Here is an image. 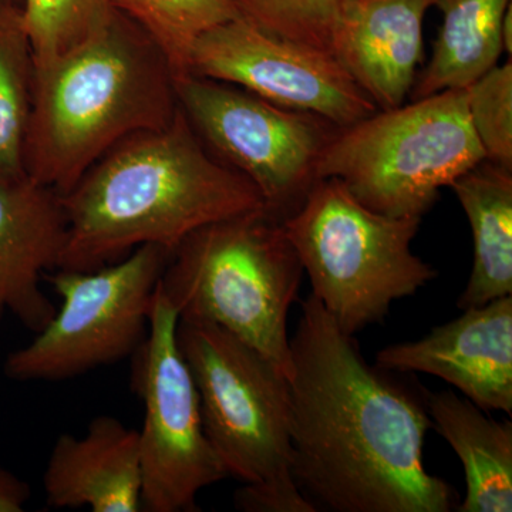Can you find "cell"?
Returning <instances> with one entry per match:
<instances>
[{
  "mask_svg": "<svg viewBox=\"0 0 512 512\" xmlns=\"http://www.w3.org/2000/svg\"><path fill=\"white\" fill-rule=\"evenodd\" d=\"M57 269L94 271L143 245L173 252L212 222L265 207L261 194L202 143L183 111L110 148L62 195Z\"/></svg>",
  "mask_w": 512,
  "mask_h": 512,
  "instance_id": "obj_2",
  "label": "cell"
},
{
  "mask_svg": "<svg viewBox=\"0 0 512 512\" xmlns=\"http://www.w3.org/2000/svg\"><path fill=\"white\" fill-rule=\"evenodd\" d=\"M471 126L485 160L512 171V62L495 66L466 89Z\"/></svg>",
  "mask_w": 512,
  "mask_h": 512,
  "instance_id": "obj_22",
  "label": "cell"
},
{
  "mask_svg": "<svg viewBox=\"0 0 512 512\" xmlns=\"http://www.w3.org/2000/svg\"><path fill=\"white\" fill-rule=\"evenodd\" d=\"M177 340L200 397L205 434L228 477L249 484L292 476L284 370L212 323L178 320Z\"/></svg>",
  "mask_w": 512,
  "mask_h": 512,
  "instance_id": "obj_8",
  "label": "cell"
},
{
  "mask_svg": "<svg viewBox=\"0 0 512 512\" xmlns=\"http://www.w3.org/2000/svg\"><path fill=\"white\" fill-rule=\"evenodd\" d=\"M466 89L446 90L338 128L316 164L357 201L390 217L423 218L460 175L483 163Z\"/></svg>",
  "mask_w": 512,
  "mask_h": 512,
  "instance_id": "obj_6",
  "label": "cell"
},
{
  "mask_svg": "<svg viewBox=\"0 0 512 512\" xmlns=\"http://www.w3.org/2000/svg\"><path fill=\"white\" fill-rule=\"evenodd\" d=\"M433 429L453 447L466 471L460 512L512 511V424L453 392L424 394Z\"/></svg>",
  "mask_w": 512,
  "mask_h": 512,
  "instance_id": "obj_16",
  "label": "cell"
},
{
  "mask_svg": "<svg viewBox=\"0 0 512 512\" xmlns=\"http://www.w3.org/2000/svg\"><path fill=\"white\" fill-rule=\"evenodd\" d=\"M239 15L272 35L330 53V37L345 0H232Z\"/></svg>",
  "mask_w": 512,
  "mask_h": 512,
  "instance_id": "obj_23",
  "label": "cell"
},
{
  "mask_svg": "<svg viewBox=\"0 0 512 512\" xmlns=\"http://www.w3.org/2000/svg\"><path fill=\"white\" fill-rule=\"evenodd\" d=\"M437 0H345L330 53L379 110L402 106L423 56V23Z\"/></svg>",
  "mask_w": 512,
  "mask_h": 512,
  "instance_id": "obj_13",
  "label": "cell"
},
{
  "mask_svg": "<svg viewBox=\"0 0 512 512\" xmlns=\"http://www.w3.org/2000/svg\"><path fill=\"white\" fill-rule=\"evenodd\" d=\"M420 222L370 210L336 178H320L284 224L312 295L353 336L436 278L412 251Z\"/></svg>",
  "mask_w": 512,
  "mask_h": 512,
  "instance_id": "obj_5",
  "label": "cell"
},
{
  "mask_svg": "<svg viewBox=\"0 0 512 512\" xmlns=\"http://www.w3.org/2000/svg\"><path fill=\"white\" fill-rule=\"evenodd\" d=\"M43 488L52 508L143 511L138 431L103 414L82 437L60 434L47 460Z\"/></svg>",
  "mask_w": 512,
  "mask_h": 512,
  "instance_id": "obj_15",
  "label": "cell"
},
{
  "mask_svg": "<svg viewBox=\"0 0 512 512\" xmlns=\"http://www.w3.org/2000/svg\"><path fill=\"white\" fill-rule=\"evenodd\" d=\"M114 10L110 0H25L23 25L35 63L79 46L109 22Z\"/></svg>",
  "mask_w": 512,
  "mask_h": 512,
  "instance_id": "obj_21",
  "label": "cell"
},
{
  "mask_svg": "<svg viewBox=\"0 0 512 512\" xmlns=\"http://www.w3.org/2000/svg\"><path fill=\"white\" fill-rule=\"evenodd\" d=\"M284 221L262 207L197 229L171 252L158 291L180 320L221 326L291 377L303 268Z\"/></svg>",
  "mask_w": 512,
  "mask_h": 512,
  "instance_id": "obj_4",
  "label": "cell"
},
{
  "mask_svg": "<svg viewBox=\"0 0 512 512\" xmlns=\"http://www.w3.org/2000/svg\"><path fill=\"white\" fill-rule=\"evenodd\" d=\"M187 73L234 84L284 109L345 128L377 107L332 53L256 28L239 16L192 45Z\"/></svg>",
  "mask_w": 512,
  "mask_h": 512,
  "instance_id": "obj_11",
  "label": "cell"
},
{
  "mask_svg": "<svg viewBox=\"0 0 512 512\" xmlns=\"http://www.w3.org/2000/svg\"><path fill=\"white\" fill-rule=\"evenodd\" d=\"M177 312L156 293L147 338L131 356V390L144 406L138 431L143 511H198L197 497L228 477L202 424L200 397L177 340Z\"/></svg>",
  "mask_w": 512,
  "mask_h": 512,
  "instance_id": "obj_10",
  "label": "cell"
},
{
  "mask_svg": "<svg viewBox=\"0 0 512 512\" xmlns=\"http://www.w3.org/2000/svg\"><path fill=\"white\" fill-rule=\"evenodd\" d=\"M66 231L62 195L28 175L0 180V320L10 313L37 333L55 316L42 281L59 266Z\"/></svg>",
  "mask_w": 512,
  "mask_h": 512,
  "instance_id": "obj_14",
  "label": "cell"
},
{
  "mask_svg": "<svg viewBox=\"0 0 512 512\" xmlns=\"http://www.w3.org/2000/svg\"><path fill=\"white\" fill-rule=\"evenodd\" d=\"M28 483L0 467V512H20L25 510L30 500Z\"/></svg>",
  "mask_w": 512,
  "mask_h": 512,
  "instance_id": "obj_25",
  "label": "cell"
},
{
  "mask_svg": "<svg viewBox=\"0 0 512 512\" xmlns=\"http://www.w3.org/2000/svg\"><path fill=\"white\" fill-rule=\"evenodd\" d=\"M33 83L35 59L18 3L0 12V180L28 175L25 150Z\"/></svg>",
  "mask_w": 512,
  "mask_h": 512,
  "instance_id": "obj_19",
  "label": "cell"
},
{
  "mask_svg": "<svg viewBox=\"0 0 512 512\" xmlns=\"http://www.w3.org/2000/svg\"><path fill=\"white\" fill-rule=\"evenodd\" d=\"M163 47L177 76L187 73L192 45L208 30L239 18L232 0H110Z\"/></svg>",
  "mask_w": 512,
  "mask_h": 512,
  "instance_id": "obj_20",
  "label": "cell"
},
{
  "mask_svg": "<svg viewBox=\"0 0 512 512\" xmlns=\"http://www.w3.org/2000/svg\"><path fill=\"white\" fill-rule=\"evenodd\" d=\"M436 6L443 25L429 64L417 74L412 100L467 89L497 66L504 52L501 26L511 0H437Z\"/></svg>",
  "mask_w": 512,
  "mask_h": 512,
  "instance_id": "obj_18",
  "label": "cell"
},
{
  "mask_svg": "<svg viewBox=\"0 0 512 512\" xmlns=\"http://www.w3.org/2000/svg\"><path fill=\"white\" fill-rule=\"evenodd\" d=\"M501 37H503V50L511 57L512 53V8L505 13L503 26H501Z\"/></svg>",
  "mask_w": 512,
  "mask_h": 512,
  "instance_id": "obj_26",
  "label": "cell"
},
{
  "mask_svg": "<svg viewBox=\"0 0 512 512\" xmlns=\"http://www.w3.org/2000/svg\"><path fill=\"white\" fill-rule=\"evenodd\" d=\"M234 505L245 512H316L293 476L242 485L234 494Z\"/></svg>",
  "mask_w": 512,
  "mask_h": 512,
  "instance_id": "obj_24",
  "label": "cell"
},
{
  "mask_svg": "<svg viewBox=\"0 0 512 512\" xmlns=\"http://www.w3.org/2000/svg\"><path fill=\"white\" fill-rule=\"evenodd\" d=\"M376 366L440 377L480 409L511 416L512 295L464 309L423 339L379 350Z\"/></svg>",
  "mask_w": 512,
  "mask_h": 512,
  "instance_id": "obj_12",
  "label": "cell"
},
{
  "mask_svg": "<svg viewBox=\"0 0 512 512\" xmlns=\"http://www.w3.org/2000/svg\"><path fill=\"white\" fill-rule=\"evenodd\" d=\"M177 77L163 47L114 10L79 46L35 63L26 174L66 194L121 140L175 119Z\"/></svg>",
  "mask_w": 512,
  "mask_h": 512,
  "instance_id": "obj_3",
  "label": "cell"
},
{
  "mask_svg": "<svg viewBox=\"0 0 512 512\" xmlns=\"http://www.w3.org/2000/svg\"><path fill=\"white\" fill-rule=\"evenodd\" d=\"M466 212L474 241L460 309L512 295V171L484 160L450 185Z\"/></svg>",
  "mask_w": 512,
  "mask_h": 512,
  "instance_id": "obj_17",
  "label": "cell"
},
{
  "mask_svg": "<svg viewBox=\"0 0 512 512\" xmlns=\"http://www.w3.org/2000/svg\"><path fill=\"white\" fill-rule=\"evenodd\" d=\"M178 106L202 143L286 220L316 181V164L338 127L315 114L275 106L207 77H177Z\"/></svg>",
  "mask_w": 512,
  "mask_h": 512,
  "instance_id": "obj_9",
  "label": "cell"
},
{
  "mask_svg": "<svg viewBox=\"0 0 512 512\" xmlns=\"http://www.w3.org/2000/svg\"><path fill=\"white\" fill-rule=\"evenodd\" d=\"M18 0H0V12L12 5H18Z\"/></svg>",
  "mask_w": 512,
  "mask_h": 512,
  "instance_id": "obj_27",
  "label": "cell"
},
{
  "mask_svg": "<svg viewBox=\"0 0 512 512\" xmlns=\"http://www.w3.org/2000/svg\"><path fill=\"white\" fill-rule=\"evenodd\" d=\"M291 353V471L316 510L453 511V487L423 464L426 403L370 366L312 293Z\"/></svg>",
  "mask_w": 512,
  "mask_h": 512,
  "instance_id": "obj_1",
  "label": "cell"
},
{
  "mask_svg": "<svg viewBox=\"0 0 512 512\" xmlns=\"http://www.w3.org/2000/svg\"><path fill=\"white\" fill-rule=\"evenodd\" d=\"M171 252L143 245L94 271L45 276L60 309L36 338L6 357L15 382H64L131 357L150 328L154 299Z\"/></svg>",
  "mask_w": 512,
  "mask_h": 512,
  "instance_id": "obj_7",
  "label": "cell"
}]
</instances>
